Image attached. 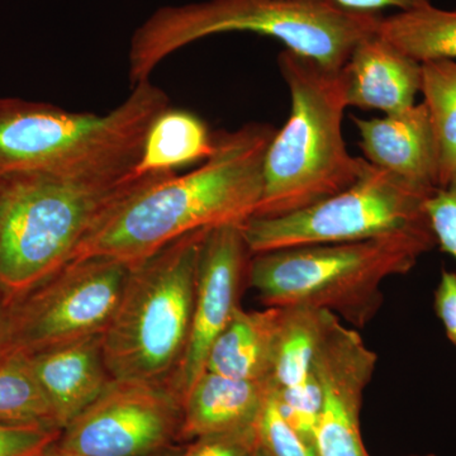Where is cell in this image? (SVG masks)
Returning <instances> with one entry per match:
<instances>
[{
  "instance_id": "obj_9",
  "label": "cell",
  "mask_w": 456,
  "mask_h": 456,
  "mask_svg": "<svg viewBox=\"0 0 456 456\" xmlns=\"http://www.w3.org/2000/svg\"><path fill=\"white\" fill-rule=\"evenodd\" d=\"M131 264L73 260L11 305L12 349L31 354L103 335L121 301Z\"/></svg>"
},
{
  "instance_id": "obj_11",
  "label": "cell",
  "mask_w": 456,
  "mask_h": 456,
  "mask_svg": "<svg viewBox=\"0 0 456 456\" xmlns=\"http://www.w3.org/2000/svg\"><path fill=\"white\" fill-rule=\"evenodd\" d=\"M377 362L359 332L336 318L314 367L322 395L314 432L317 456H370L360 432V410Z\"/></svg>"
},
{
  "instance_id": "obj_24",
  "label": "cell",
  "mask_w": 456,
  "mask_h": 456,
  "mask_svg": "<svg viewBox=\"0 0 456 456\" xmlns=\"http://www.w3.org/2000/svg\"><path fill=\"white\" fill-rule=\"evenodd\" d=\"M275 392L285 419L314 449V432L322 404V395L314 374L302 386L283 391L275 388Z\"/></svg>"
},
{
  "instance_id": "obj_7",
  "label": "cell",
  "mask_w": 456,
  "mask_h": 456,
  "mask_svg": "<svg viewBox=\"0 0 456 456\" xmlns=\"http://www.w3.org/2000/svg\"><path fill=\"white\" fill-rule=\"evenodd\" d=\"M207 230L131 264L121 301L103 334L113 379L175 387L191 340L198 259Z\"/></svg>"
},
{
  "instance_id": "obj_33",
  "label": "cell",
  "mask_w": 456,
  "mask_h": 456,
  "mask_svg": "<svg viewBox=\"0 0 456 456\" xmlns=\"http://www.w3.org/2000/svg\"><path fill=\"white\" fill-rule=\"evenodd\" d=\"M49 449L45 450V452H38V454L32 455V456H49Z\"/></svg>"
},
{
  "instance_id": "obj_21",
  "label": "cell",
  "mask_w": 456,
  "mask_h": 456,
  "mask_svg": "<svg viewBox=\"0 0 456 456\" xmlns=\"http://www.w3.org/2000/svg\"><path fill=\"white\" fill-rule=\"evenodd\" d=\"M0 426H44L61 430L28 355L17 351L0 362Z\"/></svg>"
},
{
  "instance_id": "obj_3",
  "label": "cell",
  "mask_w": 456,
  "mask_h": 456,
  "mask_svg": "<svg viewBox=\"0 0 456 456\" xmlns=\"http://www.w3.org/2000/svg\"><path fill=\"white\" fill-rule=\"evenodd\" d=\"M382 14L345 11L330 0H206L158 9L132 36L131 86L150 80L164 59L209 36L250 32L340 70L362 38L377 32Z\"/></svg>"
},
{
  "instance_id": "obj_30",
  "label": "cell",
  "mask_w": 456,
  "mask_h": 456,
  "mask_svg": "<svg viewBox=\"0 0 456 456\" xmlns=\"http://www.w3.org/2000/svg\"><path fill=\"white\" fill-rule=\"evenodd\" d=\"M12 353L11 305L0 296V362Z\"/></svg>"
},
{
  "instance_id": "obj_1",
  "label": "cell",
  "mask_w": 456,
  "mask_h": 456,
  "mask_svg": "<svg viewBox=\"0 0 456 456\" xmlns=\"http://www.w3.org/2000/svg\"><path fill=\"white\" fill-rule=\"evenodd\" d=\"M274 134L272 126L248 123L217 134L215 151L198 169L164 174L126 197L70 261L108 256L134 264L188 233L244 224L259 206L264 161Z\"/></svg>"
},
{
  "instance_id": "obj_19",
  "label": "cell",
  "mask_w": 456,
  "mask_h": 456,
  "mask_svg": "<svg viewBox=\"0 0 456 456\" xmlns=\"http://www.w3.org/2000/svg\"><path fill=\"white\" fill-rule=\"evenodd\" d=\"M335 314L317 308L284 307L272 383L279 391L296 388L314 374L318 350Z\"/></svg>"
},
{
  "instance_id": "obj_10",
  "label": "cell",
  "mask_w": 456,
  "mask_h": 456,
  "mask_svg": "<svg viewBox=\"0 0 456 456\" xmlns=\"http://www.w3.org/2000/svg\"><path fill=\"white\" fill-rule=\"evenodd\" d=\"M183 398L167 384L116 380L65 428L53 449L65 456H156L176 446Z\"/></svg>"
},
{
  "instance_id": "obj_2",
  "label": "cell",
  "mask_w": 456,
  "mask_h": 456,
  "mask_svg": "<svg viewBox=\"0 0 456 456\" xmlns=\"http://www.w3.org/2000/svg\"><path fill=\"white\" fill-rule=\"evenodd\" d=\"M134 165L0 178V296L13 302L46 281L117 204L164 175Z\"/></svg>"
},
{
  "instance_id": "obj_27",
  "label": "cell",
  "mask_w": 456,
  "mask_h": 456,
  "mask_svg": "<svg viewBox=\"0 0 456 456\" xmlns=\"http://www.w3.org/2000/svg\"><path fill=\"white\" fill-rule=\"evenodd\" d=\"M61 430L44 426H0V456H32L51 448Z\"/></svg>"
},
{
  "instance_id": "obj_18",
  "label": "cell",
  "mask_w": 456,
  "mask_h": 456,
  "mask_svg": "<svg viewBox=\"0 0 456 456\" xmlns=\"http://www.w3.org/2000/svg\"><path fill=\"white\" fill-rule=\"evenodd\" d=\"M215 147L216 137L200 117L167 107L150 125L134 173L140 176L175 173L179 167L206 161Z\"/></svg>"
},
{
  "instance_id": "obj_12",
  "label": "cell",
  "mask_w": 456,
  "mask_h": 456,
  "mask_svg": "<svg viewBox=\"0 0 456 456\" xmlns=\"http://www.w3.org/2000/svg\"><path fill=\"white\" fill-rule=\"evenodd\" d=\"M251 253L242 224H224L204 233L198 259L193 323L187 354L175 378L182 398L206 369L207 354L215 338L240 307L248 285Z\"/></svg>"
},
{
  "instance_id": "obj_23",
  "label": "cell",
  "mask_w": 456,
  "mask_h": 456,
  "mask_svg": "<svg viewBox=\"0 0 456 456\" xmlns=\"http://www.w3.org/2000/svg\"><path fill=\"white\" fill-rule=\"evenodd\" d=\"M257 445L269 456H317L296 428L285 419L274 386L256 421Z\"/></svg>"
},
{
  "instance_id": "obj_31",
  "label": "cell",
  "mask_w": 456,
  "mask_h": 456,
  "mask_svg": "<svg viewBox=\"0 0 456 456\" xmlns=\"http://www.w3.org/2000/svg\"><path fill=\"white\" fill-rule=\"evenodd\" d=\"M183 446H174L173 449L167 450V452H163V454H159L156 456H178L180 450H182ZM49 456H65L59 454V452H56L55 450L53 449V446L49 449Z\"/></svg>"
},
{
  "instance_id": "obj_26",
  "label": "cell",
  "mask_w": 456,
  "mask_h": 456,
  "mask_svg": "<svg viewBox=\"0 0 456 456\" xmlns=\"http://www.w3.org/2000/svg\"><path fill=\"white\" fill-rule=\"evenodd\" d=\"M426 212L436 245L456 260V174L428 198Z\"/></svg>"
},
{
  "instance_id": "obj_34",
  "label": "cell",
  "mask_w": 456,
  "mask_h": 456,
  "mask_svg": "<svg viewBox=\"0 0 456 456\" xmlns=\"http://www.w3.org/2000/svg\"><path fill=\"white\" fill-rule=\"evenodd\" d=\"M411 456H436L434 454H425V455H411Z\"/></svg>"
},
{
  "instance_id": "obj_25",
  "label": "cell",
  "mask_w": 456,
  "mask_h": 456,
  "mask_svg": "<svg viewBox=\"0 0 456 456\" xmlns=\"http://www.w3.org/2000/svg\"><path fill=\"white\" fill-rule=\"evenodd\" d=\"M256 444L255 424L237 430L197 437L182 448L178 456H253Z\"/></svg>"
},
{
  "instance_id": "obj_15",
  "label": "cell",
  "mask_w": 456,
  "mask_h": 456,
  "mask_svg": "<svg viewBox=\"0 0 456 456\" xmlns=\"http://www.w3.org/2000/svg\"><path fill=\"white\" fill-rule=\"evenodd\" d=\"M28 358L61 430L114 380L104 359L103 335L38 351Z\"/></svg>"
},
{
  "instance_id": "obj_6",
  "label": "cell",
  "mask_w": 456,
  "mask_h": 456,
  "mask_svg": "<svg viewBox=\"0 0 456 456\" xmlns=\"http://www.w3.org/2000/svg\"><path fill=\"white\" fill-rule=\"evenodd\" d=\"M132 88L107 114L0 98V178L137 163L150 125L170 101L150 80Z\"/></svg>"
},
{
  "instance_id": "obj_20",
  "label": "cell",
  "mask_w": 456,
  "mask_h": 456,
  "mask_svg": "<svg viewBox=\"0 0 456 456\" xmlns=\"http://www.w3.org/2000/svg\"><path fill=\"white\" fill-rule=\"evenodd\" d=\"M378 35L419 64L432 60L456 61V8L428 4L382 17Z\"/></svg>"
},
{
  "instance_id": "obj_32",
  "label": "cell",
  "mask_w": 456,
  "mask_h": 456,
  "mask_svg": "<svg viewBox=\"0 0 456 456\" xmlns=\"http://www.w3.org/2000/svg\"><path fill=\"white\" fill-rule=\"evenodd\" d=\"M253 456H269V455L266 454V452H264V450L261 449L260 446L257 445V444H256V448H255Z\"/></svg>"
},
{
  "instance_id": "obj_13",
  "label": "cell",
  "mask_w": 456,
  "mask_h": 456,
  "mask_svg": "<svg viewBox=\"0 0 456 456\" xmlns=\"http://www.w3.org/2000/svg\"><path fill=\"white\" fill-rule=\"evenodd\" d=\"M365 160L417 188L439 189V152L428 108L424 102L382 118H354Z\"/></svg>"
},
{
  "instance_id": "obj_28",
  "label": "cell",
  "mask_w": 456,
  "mask_h": 456,
  "mask_svg": "<svg viewBox=\"0 0 456 456\" xmlns=\"http://www.w3.org/2000/svg\"><path fill=\"white\" fill-rule=\"evenodd\" d=\"M434 305L446 336L456 345V273L444 270L435 290Z\"/></svg>"
},
{
  "instance_id": "obj_22",
  "label": "cell",
  "mask_w": 456,
  "mask_h": 456,
  "mask_svg": "<svg viewBox=\"0 0 456 456\" xmlns=\"http://www.w3.org/2000/svg\"><path fill=\"white\" fill-rule=\"evenodd\" d=\"M421 93L436 136L439 188H443L456 174V61L424 62Z\"/></svg>"
},
{
  "instance_id": "obj_4",
  "label": "cell",
  "mask_w": 456,
  "mask_h": 456,
  "mask_svg": "<svg viewBox=\"0 0 456 456\" xmlns=\"http://www.w3.org/2000/svg\"><path fill=\"white\" fill-rule=\"evenodd\" d=\"M278 64L289 89L290 114L270 141L254 217L288 215L335 196L369 167L365 159L349 154L342 134L347 102L341 69L287 49Z\"/></svg>"
},
{
  "instance_id": "obj_16",
  "label": "cell",
  "mask_w": 456,
  "mask_h": 456,
  "mask_svg": "<svg viewBox=\"0 0 456 456\" xmlns=\"http://www.w3.org/2000/svg\"><path fill=\"white\" fill-rule=\"evenodd\" d=\"M273 383L203 371L183 397L180 441L256 424Z\"/></svg>"
},
{
  "instance_id": "obj_14",
  "label": "cell",
  "mask_w": 456,
  "mask_h": 456,
  "mask_svg": "<svg viewBox=\"0 0 456 456\" xmlns=\"http://www.w3.org/2000/svg\"><path fill=\"white\" fill-rule=\"evenodd\" d=\"M341 70L347 107L395 114L415 106L421 93L422 64L378 32L354 47Z\"/></svg>"
},
{
  "instance_id": "obj_17",
  "label": "cell",
  "mask_w": 456,
  "mask_h": 456,
  "mask_svg": "<svg viewBox=\"0 0 456 456\" xmlns=\"http://www.w3.org/2000/svg\"><path fill=\"white\" fill-rule=\"evenodd\" d=\"M281 320L283 308L240 307L209 347L204 371L272 383Z\"/></svg>"
},
{
  "instance_id": "obj_29",
  "label": "cell",
  "mask_w": 456,
  "mask_h": 456,
  "mask_svg": "<svg viewBox=\"0 0 456 456\" xmlns=\"http://www.w3.org/2000/svg\"><path fill=\"white\" fill-rule=\"evenodd\" d=\"M330 2L335 3L345 11L365 14H382L384 9L406 12L431 4V0H330Z\"/></svg>"
},
{
  "instance_id": "obj_5",
  "label": "cell",
  "mask_w": 456,
  "mask_h": 456,
  "mask_svg": "<svg viewBox=\"0 0 456 456\" xmlns=\"http://www.w3.org/2000/svg\"><path fill=\"white\" fill-rule=\"evenodd\" d=\"M435 245L424 231L254 254L248 287L265 307L305 305L364 329L382 307L384 281L408 274Z\"/></svg>"
},
{
  "instance_id": "obj_8",
  "label": "cell",
  "mask_w": 456,
  "mask_h": 456,
  "mask_svg": "<svg viewBox=\"0 0 456 456\" xmlns=\"http://www.w3.org/2000/svg\"><path fill=\"white\" fill-rule=\"evenodd\" d=\"M434 193L369 163L358 182L340 193L288 215L251 217L242 232L251 255L424 232L432 231L426 202Z\"/></svg>"
}]
</instances>
